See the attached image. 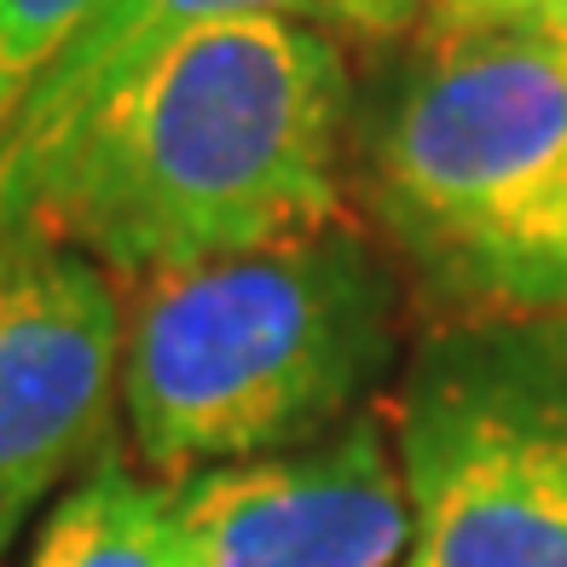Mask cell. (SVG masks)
I'll use <instances>...</instances> for the list:
<instances>
[{
  "label": "cell",
  "mask_w": 567,
  "mask_h": 567,
  "mask_svg": "<svg viewBox=\"0 0 567 567\" xmlns=\"http://www.w3.org/2000/svg\"><path fill=\"white\" fill-rule=\"evenodd\" d=\"M348 41L301 18H226L99 116L30 220L116 284L307 238L353 215Z\"/></svg>",
  "instance_id": "obj_1"
},
{
  "label": "cell",
  "mask_w": 567,
  "mask_h": 567,
  "mask_svg": "<svg viewBox=\"0 0 567 567\" xmlns=\"http://www.w3.org/2000/svg\"><path fill=\"white\" fill-rule=\"evenodd\" d=\"M400 278L353 215L127 290L122 417L134 457L179 481L348 423L394 359Z\"/></svg>",
  "instance_id": "obj_2"
},
{
  "label": "cell",
  "mask_w": 567,
  "mask_h": 567,
  "mask_svg": "<svg viewBox=\"0 0 567 567\" xmlns=\"http://www.w3.org/2000/svg\"><path fill=\"white\" fill-rule=\"evenodd\" d=\"M353 99L348 192L434 290L567 174V59L533 30L405 35Z\"/></svg>",
  "instance_id": "obj_3"
},
{
  "label": "cell",
  "mask_w": 567,
  "mask_h": 567,
  "mask_svg": "<svg viewBox=\"0 0 567 567\" xmlns=\"http://www.w3.org/2000/svg\"><path fill=\"white\" fill-rule=\"evenodd\" d=\"M394 452L405 567H567V313H463L417 348Z\"/></svg>",
  "instance_id": "obj_4"
},
{
  "label": "cell",
  "mask_w": 567,
  "mask_h": 567,
  "mask_svg": "<svg viewBox=\"0 0 567 567\" xmlns=\"http://www.w3.org/2000/svg\"><path fill=\"white\" fill-rule=\"evenodd\" d=\"M127 296L53 226H0V498H47L111 446Z\"/></svg>",
  "instance_id": "obj_5"
},
{
  "label": "cell",
  "mask_w": 567,
  "mask_h": 567,
  "mask_svg": "<svg viewBox=\"0 0 567 567\" xmlns=\"http://www.w3.org/2000/svg\"><path fill=\"white\" fill-rule=\"evenodd\" d=\"M186 567H405L411 504L394 434L353 411L319 441L168 481Z\"/></svg>",
  "instance_id": "obj_6"
},
{
  "label": "cell",
  "mask_w": 567,
  "mask_h": 567,
  "mask_svg": "<svg viewBox=\"0 0 567 567\" xmlns=\"http://www.w3.org/2000/svg\"><path fill=\"white\" fill-rule=\"evenodd\" d=\"M226 18H301L330 30V0H105L0 134V226L30 220L41 186L116 99L179 41Z\"/></svg>",
  "instance_id": "obj_7"
},
{
  "label": "cell",
  "mask_w": 567,
  "mask_h": 567,
  "mask_svg": "<svg viewBox=\"0 0 567 567\" xmlns=\"http://www.w3.org/2000/svg\"><path fill=\"white\" fill-rule=\"evenodd\" d=\"M23 567H186L168 481L140 475L116 441L99 446L53 498Z\"/></svg>",
  "instance_id": "obj_8"
},
{
  "label": "cell",
  "mask_w": 567,
  "mask_h": 567,
  "mask_svg": "<svg viewBox=\"0 0 567 567\" xmlns=\"http://www.w3.org/2000/svg\"><path fill=\"white\" fill-rule=\"evenodd\" d=\"M446 296L470 313H567V174L446 278Z\"/></svg>",
  "instance_id": "obj_9"
},
{
  "label": "cell",
  "mask_w": 567,
  "mask_h": 567,
  "mask_svg": "<svg viewBox=\"0 0 567 567\" xmlns=\"http://www.w3.org/2000/svg\"><path fill=\"white\" fill-rule=\"evenodd\" d=\"M105 0H0V134Z\"/></svg>",
  "instance_id": "obj_10"
},
{
  "label": "cell",
  "mask_w": 567,
  "mask_h": 567,
  "mask_svg": "<svg viewBox=\"0 0 567 567\" xmlns=\"http://www.w3.org/2000/svg\"><path fill=\"white\" fill-rule=\"evenodd\" d=\"M556 0H423V23L411 35H498L533 30Z\"/></svg>",
  "instance_id": "obj_11"
},
{
  "label": "cell",
  "mask_w": 567,
  "mask_h": 567,
  "mask_svg": "<svg viewBox=\"0 0 567 567\" xmlns=\"http://www.w3.org/2000/svg\"><path fill=\"white\" fill-rule=\"evenodd\" d=\"M423 23V0H330V30L342 41H377L394 47Z\"/></svg>",
  "instance_id": "obj_12"
},
{
  "label": "cell",
  "mask_w": 567,
  "mask_h": 567,
  "mask_svg": "<svg viewBox=\"0 0 567 567\" xmlns=\"http://www.w3.org/2000/svg\"><path fill=\"white\" fill-rule=\"evenodd\" d=\"M35 504L41 498H0V567L12 561L18 538H23V527H30V515H35Z\"/></svg>",
  "instance_id": "obj_13"
},
{
  "label": "cell",
  "mask_w": 567,
  "mask_h": 567,
  "mask_svg": "<svg viewBox=\"0 0 567 567\" xmlns=\"http://www.w3.org/2000/svg\"><path fill=\"white\" fill-rule=\"evenodd\" d=\"M533 35H538V41H550V47H556V53L567 59V0H556V7H550L545 18H538V23H533Z\"/></svg>",
  "instance_id": "obj_14"
}]
</instances>
